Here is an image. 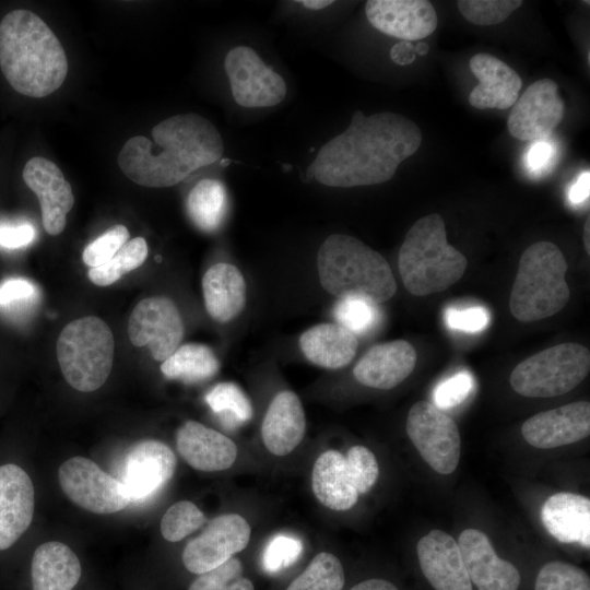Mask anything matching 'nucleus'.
I'll list each match as a JSON object with an SVG mask.
<instances>
[{
  "instance_id": "obj_33",
  "label": "nucleus",
  "mask_w": 590,
  "mask_h": 590,
  "mask_svg": "<svg viewBox=\"0 0 590 590\" xmlns=\"http://www.w3.org/2000/svg\"><path fill=\"white\" fill-rule=\"evenodd\" d=\"M205 402L228 428L246 424L253 415L252 404L243 389L229 381L219 382L205 396Z\"/></svg>"
},
{
  "instance_id": "obj_40",
  "label": "nucleus",
  "mask_w": 590,
  "mask_h": 590,
  "mask_svg": "<svg viewBox=\"0 0 590 590\" xmlns=\"http://www.w3.org/2000/svg\"><path fill=\"white\" fill-rule=\"evenodd\" d=\"M39 300L38 287L25 278H8L0 283V311L10 317L28 314Z\"/></svg>"
},
{
  "instance_id": "obj_3",
  "label": "nucleus",
  "mask_w": 590,
  "mask_h": 590,
  "mask_svg": "<svg viewBox=\"0 0 590 590\" xmlns=\"http://www.w3.org/2000/svg\"><path fill=\"white\" fill-rule=\"evenodd\" d=\"M0 69L20 94L42 98L66 80V51L50 27L34 12L13 10L0 22Z\"/></svg>"
},
{
  "instance_id": "obj_49",
  "label": "nucleus",
  "mask_w": 590,
  "mask_h": 590,
  "mask_svg": "<svg viewBox=\"0 0 590 590\" xmlns=\"http://www.w3.org/2000/svg\"><path fill=\"white\" fill-rule=\"evenodd\" d=\"M590 192V172H583L571 185L568 191V200L571 204H580L589 199Z\"/></svg>"
},
{
  "instance_id": "obj_19",
  "label": "nucleus",
  "mask_w": 590,
  "mask_h": 590,
  "mask_svg": "<svg viewBox=\"0 0 590 590\" xmlns=\"http://www.w3.org/2000/svg\"><path fill=\"white\" fill-rule=\"evenodd\" d=\"M365 12L379 32L404 40L429 36L437 27V14L427 0H368Z\"/></svg>"
},
{
  "instance_id": "obj_30",
  "label": "nucleus",
  "mask_w": 590,
  "mask_h": 590,
  "mask_svg": "<svg viewBox=\"0 0 590 590\" xmlns=\"http://www.w3.org/2000/svg\"><path fill=\"white\" fill-rule=\"evenodd\" d=\"M81 574L78 556L62 542H45L33 554V590H71L80 580Z\"/></svg>"
},
{
  "instance_id": "obj_37",
  "label": "nucleus",
  "mask_w": 590,
  "mask_h": 590,
  "mask_svg": "<svg viewBox=\"0 0 590 590\" xmlns=\"http://www.w3.org/2000/svg\"><path fill=\"white\" fill-rule=\"evenodd\" d=\"M534 590H590V578L576 565L552 560L539 570Z\"/></svg>"
},
{
  "instance_id": "obj_50",
  "label": "nucleus",
  "mask_w": 590,
  "mask_h": 590,
  "mask_svg": "<svg viewBox=\"0 0 590 590\" xmlns=\"http://www.w3.org/2000/svg\"><path fill=\"white\" fill-rule=\"evenodd\" d=\"M350 590H399L392 582L380 579L371 578L361 581L353 586Z\"/></svg>"
},
{
  "instance_id": "obj_45",
  "label": "nucleus",
  "mask_w": 590,
  "mask_h": 590,
  "mask_svg": "<svg viewBox=\"0 0 590 590\" xmlns=\"http://www.w3.org/2000/svg\"><path fill=\"white\" fill-rule=\"evenodd\" d=\"M473 376L468 371L456 375L439 382L433 393L435 405L448 410L462 403L473 389Z\"/></svg>"
},
{
  "instance_id": "obj_32",
  "label": "nucleus",
  "mask_w": 590,
  "mask_h": 590,
  "mask_svg": "<svg viewBox=\"0 0 590 590\" xmlns=\"http://www.w3.org/2000/svg\"><path fill=\"white\" fill-rule=\"evenodd\" d=\"M186 209L191 222L203 232H214L222 224L227 209L224 185L216 179H202L189 192Z\"/></svg>"
},
{
  "instance_id": "obj_36",
  "label": "nucleus",
  "mask_w": 590,
  "mask_h": 590,
  "mask_svg": "<svg viewBox=\"0 0 590 590\" xmlns=\"http://www.w3.org/2000/svg\"><path fill=\"white\" fill-rule=\"evenodd\" d=\"M332 314L337 323L355 335L373 330L380 320L377 304L359 297L338 298Z\"/></svg>"
},
{
  "instance_id": "obj_16",
  "label": "nucleus",
  "mask_w": 590,
  "mask_h": 590,
  "mask_svg": "<svg viewBox=\"0 0 590 590\" xmlns=\"http://www.w3.org/2000/svg\"><path fill=\"white\" fill-rule=\"evenodd\" d=\"M22 177L39 201L45 231L51 236L62 233L74 196L60 168L45 157L35 156L26 162Z\"/></svg>"
},
{
  "instance_id": "obj_44",
  "label": "nucleus",
  "mask_w": 590,
  "mask_h": 590,
  "mask_svg": "<svg viewBox=\"0 0 590 590\" xmlns=\"http://www.w3.org/2000/svg\"><path fill=\"white\" fill-rule=\"evenodd\" d=\"M302 551L303 543L299 539L288 534H276L264 547L262 566L266 571L276 574L293 565Z\"/></svg>"
},
{
  "instance_id": "obj_48",
  "label": "nucleus",
  "mask_w": 590,
  "mask_h": 590,
  "mask_svg": "<svg viewBox=\"0 0 590 590\" xmlns=\"http://www.w3.org/2000/svg\"><path fill=\"white\" fill-rule=\"evenodd\" d=\"M555 150L553 145L545 141L534 143L527 155L528 165L532 170L540 172L550 165Z\"/></svg>"
},
{
  "instance_id": "obj_34",
  "label": "nucleus",
  "mask_w": 590,
  "mask_h": 590,
  "mask_svg": "<svg viewBox=\"0 0 590 590\" xmlns=\"http://www.w3.org/2000/svg\"><path fill=\"white\" fill-rule=\"evenodd\" d=\"M345 575L340 559L328 552L318 553L286 590H342Z\"/></svg>"
},
{
  "instance_id": "obj_27",
  "label": "nucleus",
  "mask_w": 590,
  "mask_h": 590,
  "mask_svg": "<svg viewBox=\"0 0 590 590\" xmlns=\"http://www.w3.org/2000/svg\"><path fill=\"white\" fill-rule=\"evenodd\" d=\"M541 520L546 531L557 541L590 547L588 497L569 492L556 493L544 502Z\"/></svg>"
},
{
  "instance_id": "obj_8",
  "label": "nucleus",
  "mask_w": 590,
  "mask_h": 590,
  "mask_svg": "<svg viewBox=\"0 0 590 590\" xmlns=\"http://www.w3.org/2000/svg\"><path fill=\"white\" fill-rule=\"evenodd\" d=\"M590 370V352L578 343H562L519 363L509 377L511 388L529 398H553L576 388Z\"/></svg>"
},
{
  "instance_id": "obj_51",
  "label": "nucleus",
  "mask_w": 590,
  "mask_h": 590,
  "mask_svg": "<svg viewBox=\"0 0 590 590\" xmlns=\"http://www.w3.org/2000/svg\"><path fill=\"white\" fill-rule=\"evenodd\" d=\"M297 2L310 10H321L332 4L331 0H302Z\"/></svg>"
},
{
  "instance_id": "obj_38",
  "label": "nucleus",
  "mask_w": 590,
  "mask_h": 590,
  "mask_svg": "<svg viewBox=\"0 0 590 590\" xmlns=\"http://www.w3.org/2000/svg\"><path fill=\"white\" fill-rule=\"evenodd\" d=\"M204 522L205 516L196 504L180 500L173 504L163 515L161 532L165 540L178 542L199 529Z\"/></svg>"
},
{
  "instance_id": "obj_7",
  "label": "nucleus",
  "mask_w": 590,
  "mask_h": 590,
  "mask_svg": "<svg viewBox=\"0 0 590 590\" xmlns=\"http://www.w3.org/2000/svg\"><path fill=\"white\" fill-rule=\"evenodd\" d=\"M56 350L62 375L75 390L92 392L109 377L115 340L101 318L88 316L68 323L59 334Z\"/></svg>"
},
{
  "instance_id": "obj_14",
  "label": "nucleus",
  "mask_w": 590,
  "mask_h": 590,
  "mask_svg": "<svg viewBox=\"0 0 590 590\" xmlns=\"http://www.w3.org/2000/svg\"><path fill=\"white\" fill-rule=\"evenodd\" d=\"M558 85L551 79L530 84L516 101L507 120L509 133L521 141L548 137L564 116Z\"/></svg>"
},
{
  "instance_id": "obj_43",
  "label": "nucleus",
  "mask_w": 590,
  "mask_h": 590,
  "mask_svg": "<svg viewBox=\"0 0 590 590\" xmlns=\"http://www.w3.org/2000/svg\"><path fill=\"white\" fill-rule=\"evenodd\" d=\"M129 231L125 225L111 226L84 248L83 262L90 268L105 264L129 240Z\"/></svg>"
},
{
  "instance_id": "obj_11",
  "label": "nucleus",
  "mask_w": 590,
  "mask_h": 590,
  "mask_svg": "<svg viewBox=\"0 0 590 590\" xmlns=\"http://www.w3.org/2000/svg\"><path fill=\"white\" fill-rule=\"evenodd\" d=\"M185 334L182 317L176 304L166 296L140 300L128 320V335L134 346H148L153 359L164 362L181 344Z\"/></svg>"
},
{
  "instance_id": "obj_4",
  "label": "nucleus",
  "mask_w": 590,
  "mask_h": 590,
  "mask_svg": "<svg viewBox=\"0 0 590 590\" xmlns=\"http://www.w3.org/2000/svg\"><path fill=\"white\" fill-rule=\"evenodd\" d=\"M316 263L321 287L338 298L359 297L378 305L397 292L388 261L353 236H328L318 249Z\"/></svg>"
},
{
  "instance_id": "obj_20",
  "label": "nucleus",
  "mask_w": 590,
  "mask_h": 590,
  "mask_svg": "<svg viewBox=\"0 0 590 590\" xmlns=\"http://www.w3.org/2000/svg\"><path fill=\"white\" fill-rule=\"evenodd\" d=\"M35 506L31 477L19 465H0V551L12 546L30 527Z\"/></svg>"
},
{
  "instance_id": "obj_31",
  "label": "nucleus",
  "mask_w": 590,
  "mask_h": 590,
  "mask_svg": "<svg viewBox=\"0 0 590 590\" xmlns=\"http://www.w3.org/2000/svg\"><path fill=\"white\" fill-rule=\"evenodd\" d=\"M220 361L214 351L202 343L180 344L161 364L167 379L186 384H198L213 378L220 370Z\"/></svg>"
},
{
  "instance_id": "obj_52",
  "label": "nucleus",
  "mask_w": 590,
  "mask_h": 590,
  "mask_svg": "<svg viewBox=\"0 0 590 590\" xmlns=\"http://www.w3.org/2000/svg\"><path fill=\"white\" fill-rule=\"evenodd\" d=\"M583 244L588 255H590V215L587 216L583 227Z\"/></svg>"
},
{
  "instance_id": "obj_39",
  "label": "nucleus",
  "mask_w": 590,
  "mask_h": 590,
  "mask_svg": "<svg viewBox=\"0 0 590 590\" xmlns=\"http://www.w3.org/2000/svg\"><path fill=\"white\" fill-rule=\"evenodd\" d=\"M189 590H255L252 582L244 577V566L238 558L231 557L222 565L200 574Z\"/></svg>"
},
{
  "instance_id": "obj_22",
  "label": "nucleus",
  "mask_w": 590,
  "mask_h": 590,
  "mask_svg": "<svg viewBox=\"0 0 590 590\" xmlns=\"http://www.w3.org/2000/svg\"><path fill=\"white\" fill-rule=\"evenodd\" d=\"M416 351L405 340H393L369 347L353 368L363 386L389 390L400 385L416 365Z\"/></svg>"
},
{
  "instance_id": "obj_47",
  "label": "nucleus",
  "mask_w": 590,
  "mask_h": 590,
  "mask_svg": "<svg viewBox=\"0 0 590 590\" xmlns=\"http://www.w3.org/2000/svg\"><path fill=\"white\" fill-rule=\"evenodd\" d=\"M35 236L36 231L28 222L0 223V246L5 249L26 247Z\"/></svg>"
},
{
  "instance_id": "obj_12",
  "label": "nucleus",
  "mask_w": 590,
  "mask_h": 590,
  "mask_svg": "<svg viewBox=\"0 0 590 590\" xmlns=\"http://www.w3.org/2000/svg\"><path fill=\"white\" fill-rule=\"evenodd\" d=\"M224 69L235 102L247 108L280 104L286 94L284 79L250 47L236 46L225 56Z\"/></svg>"
},
{
  "instance_id": "obj_10",
  "label": "nucleus",
  "mask_w": 590,
  "mask_h": 590,
  "mask_svg": "<svg viewBox=\"0 0 590 590\" xmlns=\"http://www.w3.org/2000/svg\"><path fill=\"white\" fill-rule=\"evenodd\" d=\"M58 480L71 502L93 514L118 512L131 503L120 481L84 457L64 461L59 467Z\"/></svg>"
},
{
  "instance_id": "obj_15",
  "label": "nucleus",
  "mask_w": 590,
  "mask_h": 590,
  "mask_svg": "<svg viewBox=\"0 0 590 590\" xmlns=\"http://www.w3.org/2000/svg\"><path fill=\"white\" fill-rule=\"evenodd\" d=\"M176 464L175 453L163 441L144 439L134 444L125 458L120 481L130 502L144 500L162 489Z\"/></svg>"
},
{
  "instance_id": "obj_25",
  "label": "nucleus",
  "mask_w": 590,
  "mask_h": 590,
  "mask_svg": "<svg viewBox=\"0 0 590 590\" xmlns=\"http://www.w3.org/2000/svg\"><path fill=\"white\" fill-rule=\"evenodd\" d=\"M305 432L306 416L298 396L291 390L276 393L261 424L267 450L278 457L286 456L300 444Z\"/></svg>"
},
{
  "instance_id": "obj_18",
  "label": "nucleus",
  "mask_w": 590,
  "mask_h": 590,
  "mask_svg": "<svg viewBox=\"0 0 590 590\" xmlns=\"http://www.w3.org/2000/svg\"><path fill=\"white\" fill-rule=\"evenodd\" d=\"M458 545L471 583L477 590H518L521 577L517 567L496 554L484 532L465 529Z\"/></svg>"
},
{
  "instance_id": "obj_26",
  "label": "nucleus",
  "mask_w": 590,
  "mask_h": 590,
  "mask_svg": "<svg viewBox=\"0 0 590 590\" xmlns=\"http://www.w3.org/2000/svg\"><path fill=\"white\" fill-rule=\"evenodd\" d=\"M204 307L219 323L235 320L245 309L247 284L240 270L228 262H217L202 276Z\"/></svg>"
},
{
  "instance_id": "obj_28",
  "label": "nucleus",
  "mask_w": 590,
  "mask_h": 590,
  "mask_svg": "<svg viewBox=\"0 0 590 590\" xmlns=\"http://www.w3.org/2000/svg\"><path fill=\"white\" fill-rule=\"evenodd\" d=\"M298 345L304 357L312 365L340 369L354 359L358 340L337 322H320L302 332Z\"/></svg>"
},
{
  "instance_id": "obj_9",
  "label": "nucleus",
  "mask_w": 590,
  "mask_h": 590,
  "mask_svg": "<svg viewBox=\"0 0 590 590\" xmlns=\"http://www.w3.org/2000/svg\"><path fill=\"white\" fill-rule=\"evenodd\" d=\"M406 433L424 461L440 474L452 473L459 463L461 437L457 424L428 401L412 405Z\"/></svg>"
},
{
  "instance_id": "obj_24",
  "label": "nucleus",
  "mask_w": 590,
  "mask_h": 590,
  "mask_svg": "<svg viewBox=\"0 0 590 590\" xmlns=\"http://www.w3.org/2000/svg\"><path fill=\"white\" fill-rule=\"evenodd\" d=\"M470 69L479 84L469 95V103L477 109H507L516 103L522 87L519 74L507 63L489 54H476Z\"/></svg>"
},
{
  "instance_id": "obj_13",
  "label": "nucleus",
  "mask_w": 590,
  "mask_h": 590,
  "mask_svg": "<svg viewBox=\"0 0 590 590\" xmlns=\"http://www.w3.org/2000/svg\"><path fill=\"white\" fill-rule=\"evenodd\" d=\"M251 529L237 514L221 515L209 522L203 532L191 540L182 552V563L192 574L209 571L243 551L249 543Z\"/></svg>"
},
{
  "instance_id": "obj_17",
  "label": "nucleus",
  "mask_w": 590,
  "mask_h": 590,
  "mask_svg": "<svg viewBox=\"0 0 590 590\" xmlns=\"http://www.w3.org/2000/svg\"><path fill=\"white\" fill-rule=\"evenodd\" d=\"M524 440L540 449H551L585 439L590 434V403L576 401L540 412L521 427Z\"/></svg>"
},
{
  "instance_id": "obj_29",
  "label": "nucleus",
  "mask_w": 590,
  "mask_h": 590,
  "mask_svg": "<svg viewBox=\"0 0 590 590\" xmlns=\"http://www.w3.org/2000/svg\"><path fill=\"white\" fill-rule=\"evenodd\" d=\"M311 487L318 502L335 511L349 510L358 500L359 494L349 475L345 456L334 449L323 451L315 461Z\"/></svg>"
},
{
  "instance_id": "obj_6",
  "label": "nucleus",
  "mask_w": 590,
  "mask_h": 590,
  "mask_svg": "<svg viewBox=\"0 0 590 590\" xmlns=\"http://www.w3.org/2000/svg\"><path fill=\"white\" fill-rule=\"evenodd\" d=\"M568 264L562 250L542 240L522 253L511 288L509 309L521 322H533L560 311L570 291L565 280Z\"/></svg>"
},
{
  "instance_id": "obj_21",
  "label": "nucleus",
  "mask_w": 590,
  "mask_h": 590,
  "mask_svg": "<svg viewBox=\"0 0 590 590\" xmlns=\"http://www.w3.org/2000/svg\"><path fill=\"white\" fill-rule=\"evenodd\" d=\"M416 551L421 570L435 590H472L458 542L450 534L432 530Z\"/></svg>"
},
{
  "instance_id": "obj_2",
  "label": "nucleus",
  "mask_w": 590,
  "mask_h": 590,
  "mask_svg": "<svg viewBox=\"0 0 590 590\" xmlns=\"http://www.w3.org/2000/svg\"><path fill=\"white\" fill-rule=\"evenodd\" d=\"M152 135L153 142L143 135L130 138L118 154L122 173L149 188L175 186L224 153L216 127L194 113L162 120L153 127Z\"/></svg>"
},
{
  "instance_id": "obj_42",
  "label": "nucleus",
  "mask_w": 590,
  "mask_h": 590,
  "mask_svg": "<svg viewBox=\"0 0 590 590\" xmlns=\"http://www.w3.org/2000/svg\"><path fill=\"white\" fill-rule=\"evenodd\" d=\"M345 462L351 481L358 494H366L377 482L379 467L375 455L365 446L349 449Z\"/></svg>"
},
{
  "instance_id": "obj_41",
  "label": "nucleus",
  "mask_w": 590,
  "mask_h": 590,
  "mask_svg": "<svg viewBox=\"0 0 590 590\" xmlns=\"http://www.w3.org/2000/svg\"><path fill=\"white\" fill-rule=\"evenodd\" d=\"M522 3L521 0H459L457 2L465 20L483 26L504 22Z\"/></svg>"
},
{
  "instance_id": "obj_35",
  "label": "nucleus",
  "mask_w": 590,
  "mask_h": 590,
  "mask_svg": "<svg viewBox=\"0 0 590 590\" xmlns=\"http://www.w3.org/2000/svg\"><path fill=\"white\" fill-rule=\"evenodd\" d=\"M148 244L143 237L128 240L105 264L91 268L88 279L98 286H107L123 274L139 268L148 257Z\"/></svg>"
},
{
  "instance_id": "obj_23",
  "label": "nucleus",
  "mask_w": 590,
  "mask_h": 590,
  "mask_svg": "<svg viewBox=\"0 0 590 590\" xmlns=\"http://www.w3.org/2000/svg\"><path fill=\"white\" fill-rule=\"evenodd\" d=\"M176 445L181 458L202 472L229 469L237 458V446L231 438L197 421H187L177 429Z\"/></svg>"
},
{
  "instance_id": "obj_46",
  "label": "nucleus",
  "mask_w": 590,
  "mask_h": 590,
  "mask_svg": "<svg viewBox=\"0 0 590 590\" xmlns=\"http://www.w3.org/2000/svg\"><path fill=\"white\" fill-rule=\"evenodd\" d=\"M489 322V312L482 306L449 307L445 310V323L451 330L475 333L486 329Z\"/></svg>"
},
{
  "instance_id": "obj_1",
  "label": "nucleus",
  "mask_w": 590,
  "mask_h": 590,
  "mask_svg": "<svg viewBox=\"0 0 590 590\" xmlns=\"http://www.w3.org/2000/svg\"><path fill=\"white\" fill-rule=\"evenodd\" d=\"M421 142L420 127L405 116L356 110L349 127L320 149L306 177L335 188L382 184Z\"/></svg>"
},
{
  "instance_id": "obj_5",
  "label": "nucleus",
  "mask_w": 590,
  "mask_h": 590,
  "mask_svg": "<svg viewBox=\"0 0 590 590\" xmlns=\"http://www.w3.org/2000/svg\"><path fill=\"white\" fill-rule=\"evenodd\" d=\"M399 271L409 293L426 296L457 283L467 269V258L448 244L445 221L438 213L417 220L399 250Z\"/></svg>"
}]
</instances>
